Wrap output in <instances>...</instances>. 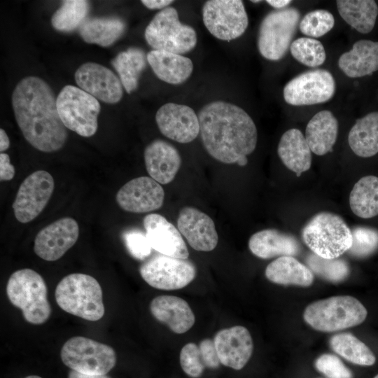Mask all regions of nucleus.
<instances>
[{"mask_svg": "<svg viewBox=\"0 0 378 378\" xmlns=\"http://www.w3.org/2000/svg\"><path fill=\"white\" fill-rule=\"evenodd\" d=\"M12 106L24 139L36 149L52 153L60 150L68 136L50 86L36 76H27L15 86Z\"/></svg>", "mask_w": 378, "mask_h": 378, "instance_id": "nucleus-1", "label": "nucleus"}, {"mask_svg": "<svg viewBox=\"0 0 378 378\" xmlns=\"http://www.w3.org/2000/svg\"><path fill=\"white\" fill-rule=\"evenodd\" d=\"M200 133L207 153L225 163H237L253 153L257 144L256 126L238 106L216 101L199 112Z\"/></svg>", "mask_w": 378, "mask_h": 378, "instance_id": "nucleus-2", "label": "nucleus"}, {"mask_svg": "<svg viewBox=\"0 0 378 378\" xmlns=\"http://www.w3.org/2000/svg\"><path fill=\"white\" fill-rule=\"evenodd\" d=\"M55 296L62 309L85 320L96 321L104 314L101 286L90 275L74 273L66 276L57 284Z\"/></svg>", "mask_w": 378, "mask_h": 378, "instance_id": "nucleus-3", "label": "nucleus"}, {"mask_svg": "<svg viewBox=\"0 0 378 378\" xmlns=\"http://www.w3.org/2000/svg\"><path fill=\"white\" fill-rule=\"evenodd\" d=\"M47 293L43 277L28 268L14 272L6 285L10 302L21 309L25 321L35 325L45 323L51 314Z\"/></svg>", "mask_w": 378, "mask_h": 378, "instance_id": "nucleus-4", "label": "nucleus"}, {"mask_svg": "<svg viewBox=\"0 0 378 378\" xmlns=\"http://www.w3.org/2000/svg\"><path fill=\"white\" fill-rule=\"evenodd\" d=\"M367 315L359 300L350 295H338L311 303L305 308L303 318L315 330L330 332L358 326Z\"/></svg>", "mask_w": 378, "mask_h": 378, "instance_id": "nucleus-5", "label": "nucleus"}, {"mask_svg": "<svg viewBox=\"0 0 378 378\" xmlns=\"http://www.w3.org/2000/svg\"><path fill=\"white\" fill-rule=\"evenodd\" d=\"M304 244L315 255L337 258L352 245L351 230L338 215L320 212L313 216L302 231Z\"/></svg>", "mask_w": 378, "mask_h": 378, "instance_id": "nucleus-6", "label": "nucleus"}, {"mask_svg": "<svg viewBox=\"0 0 378 378\" xmlns=\"http://www.w3.org/2000/svg\"><path fill=\"white\" fill-rule=\"evenodd\" d=\"M144 36L153 50L182 55L192 50L197 44L195 29L182 24L177 10L167 7L158 12L145 29Z\"/></svg>", "mask_w": 378, "mask_h": 378, "instance_id": "nucleus-7", "label": "nucleus"}, {"mask_svg": "<svg viewBox=\"0 0 378 378\" xmlns=\"http://www.w3.org/2000/svg\"><path fill=\"white\" fill-rule=\"evenodd\" d=\"M300 13L293 7L275 10L262 20L258 48L267 59L277 61L287 53L300 22Z\"/></svg>", "mask_w": 378, "mask_h": 378, "instance_id": "nucleus-8", "label": "nucleus"}, {"mask_svg": "<svg viewBox=\"0 0 378 378\" xmlns=\"http://www.w3.org/2000/svg\"><path fill=\"white\" fill-rule=\"evenodd\" d=\"M57 107L64 126L84 137L97 130L101 106L98 100L80 88L64 86L57 97Z\"/></svg>", "mask_w": 378, "mask_h": 378, "instance_id": "nucleus-9", "label": "nucleus"}, {"mask_svg": "<svg viewBox=\"0 0 378 378\" xmlns=\"http://www.w3.org/2000/svg\"><path fill=\"white\" fill-rule=\"evenodd\" d=\"M63 363L71 370L85 374H106L115 365L114 349L92 339L76 336L62 347Z\"/></svg>", "mask_w": 378, "mask_h": 378, "instance_id": "nucleus-10", "label": "nucleus"}, {"mask_svg": "<svg viewBox=\"0 0 378 378\" xmlns=\"http://www.w3.org/2000/svg\"><path fill=\"white\" fill-rule=\"evenodd\" d=\"M142 279L150 286L160 290L181 289L195 277V265L187 259L156 255L139 267Z\"/></svg>", "mask_w": 378, "mask_h": 378, "instance_id": "nucleus-11", "label": "nucleus"}, {"mask_svg": "<svg viewBox=\"0 0 378 378\" xmlns=\"http://www.w3.org/2000/svg\"><path fill=\"white\" fill-rule=\"evenodd\" d=\"M206 28L216 38L230 41L246 31L248 19L242 1L209 0L202 8Z\"/></svg>", "mask_w": 378, "mask_h": 378, "instance_id": "nucleus-12", "label": "nucleus"}, {"mask_svg": "<svg viewBox=\"0 0 378 378\" xmlns=\"http://www.w3.org/2000/svg\"><path fill=\"white\" fill-rule=\"evenodd\" d=\"M335 80L326 69L302 73L284 88V98L293 106L312 105L329 101L335 94Z\"/></svg>", "mask_w": 378, "mask_h": 378, "instance_id": "nucleus-13", "label": "nucleus"}, {"mask_svg": "<svg viewBox=\"0 0 378 378\" xmlns=\"http://www.w3.org/2000/svg\"><path fill=\"white\" fill-rule=\"evenodd\" d=\"M54 187L53 177L46 171L29 175L21 183L13 204L16 219L27 223L36 218L49 202Z\"/></svg>", "mask_w": 378, "mask_h": 378, "instance_id": "nucleus-14", "label": "nucleus"}, {"mask_svg": "<svg viewBox=\"0 0 378 378\" xmlns=\"http://www.w3.org/2000/svg\"><path fill=\"white\" fill-rule=\"evenodd\" d=\"M79 226L70 217L62 218L41 230L34 239V250L41 258L55 261L77 241Z\"/></svg>", "mask_w": 378, "mask_h": 378, "instance_id": "nucleus-15", "label": "nucleus"}, {"mask_svg": "<svg viewBox=\"0 0 378 378\" xmlns=\"http://www.w3.org/2000/svg\"><path fill=\"white\" fill-rule=\"evenodd\" d=\"M164 191L151 177L133 178L118 191L115 200L123 210L132 213H146L160 209L164 202Z\"/></svg>", "mask_w": 378, "mask_h": 378, "instance_id": "nucleus-16", "label": "nucleus"}, {"mask_svg": "<svg viewBox=\"0 0 378 378\" xmlns=\"http://www.w3.org/2000/svg\"><path fill=\"white\" fill-rule=\"evenodd\" d=\"M75 80L80 89L107 104L118 103L123 94L120 78L100 64H83L75 73Z\"/></svg>", "mask_w": 378, "mask_h": 378, "instance_id": "nucleus-17", "label": "nucleus"}, {"mask_svg": "<svg viewBox=\"0 0 378 378\" xmlns=\"http://www.w3.org/2000/svg\"><path fill=\"white\" fill-rule=\"evenodd\" d=\"M155 120L164 136L178 143H190L200 133L198 115L187 105L167 103L158 110Z\"/></svg>", "mask_w": 378, "mask_h": 378, "instance_id": "nucleus-18", "label": "nucleus"}, {"mask_svg": "<svg viewBox=\"0 0 378 378\" xmlns=\"http://www.w3.org/2000/svg\"><path fill=\"white\" fill-rule=\"evenodd\" d=\"M214 342L221 364L232 369H242L249 360L253 344L249 331L235 326L218 331Z\"/></svg>", "mask_w": 378, "mask_h": 378, "instance_id": "nucleus-19", "label": "nucleus"}, {"mask_svg": "<svg viewBox=\"0 0 378 378\" xmlns=\"http://www.w3.org/2000/svg\"><path fill=\"white\" fill-rule=\"evenodd\" d=\"M177 227L189 245L196 251H211L217 246L218 237L214 220L196 208H183L178 214Z\"/></svg>", "mask_w": 378, "mask_h": 378, "instance_id": "nucleus-20", "label": "nucleus"}, {"mask_svg": "<svg viewBox=\"0 0 378 378\" xmlns=\"http://www.w3.org/2000/svg\"><path fill=\"white\" fill-rule=\"evenodd\" d=\"M143 225L153 249L164 255L188 259L189 252L182 234L164 216L158 214L146 215Z\"/></svg>", "mask_w": 378, "mask_h": 378, "instance_id": "nucleus-21", "label": "nucleus"}, {"mask_svg": "<svg viewBox=\"0 0 378 378\" xmlns=\"http://www.w3.org/2000/svg\"><path fill=\"white\" fill-rule=\"evenodd\" d=\"M144 156L148 174L160 184L172 182L181 163L176 148L161 139H156L149 144L144 150Z\"/></svg>", "mask_w": 378, "mask_h": 378, "instance_id": "nucleus-22", "label": "nucleus"}, {"mask_svg": "<svg viewBox=\"0 0 378 378\" xmlns=\"http://www.w3.org/2000/svg\"><path fill=\"white\" fill-rule=\"evenodd\" d=\"M150 311L158 321L177 334L189 330L195 321L188 302L177 296L160 295L153 298L150 304Z\"/></svg>", "mask_w": 378, "mask_h": 378, "instance_id": "nucleus-23", "label": "nucleus"}, {"mask_svg": "<svg viewBox=\"0 0 378 378\" xmlns=\"http://www.w3.org/2000/svg\"><path fill=\"white\" fill-rule=\"evenodd\" d=\"M248 248L253 255L262 259L293 256L300 251L295 237L275 229L262 230L253 234L248 240Z\"/></svg>", "mask_w": 378, "mask_h": 378, "instance_id": "nucleus-24", "label": "nucleus"}, {"mask_svg": "<svg viewBox=\"0 0 378 378\" xmlns=\"http://www.w3.org/2000/svg\"><path fill=\"white\" fill-rule=\"evenodd\" d=\"M146 57L156 76L169 84L178 85L185 82L193 70L191 59L180 54L152 50Z\"/></svg>", "mask_w": 378, "mask_h": 378, "instance_id": "nucleus-25", "label": "nucleus"}, {"mask_svg": "<svg viewBox=\"0 0 378 378\" xmlns=\"http://www.w3.org/2000/svg\"><path fill=\"white\" fill-rule=\"evenodd\" d=\"M340 69L350 78H359L378 70V41L360 40L343 53L338 60Z\"/></svg>", "mask_w": 378, "mask_h": 378, "instance_id": "nucleus-26", "label": "nucleus"}, {"mask_svg": "<svg viewBox=\"0 0 378 378\" xmlns=\"http://www.w3.org/2000/svg\"><path fill=\"white\" fill-rule=\"evenodd\" d=\"M277 152L284 164L297 176L312 165V150L305 136L296 128L285 132L279 142Z\"/></svg>", "mask_w": 378, "mask_h": 378, "instance_id": "nucleus-27", "label": "nucleus"}, {"mask_svg": "<svg viewBox=\"0 0 378 378\" xmlns=\"http://www.w3.org/2000/svg\"><path fill=\"white\" fill-rule=\"evenodd\" d=\"M338 126V121L331 111L323 110L316 113L305 130V138L312 152L323 155L332 151L337 140Z\"/></svg>", "mask_w": 378, "mask_h": 378, "instance_id": "nucleus-28", "label": "nucleus"}, {"mask_svg": "<svg viewBox=\"0 0 378 378\" xmlns=\"http://www.w3.org/2000/svg\"><path fill=\"white\" fill-rule=\"evenodd\" d=\"M265 276L272 283L307 287L314 281L312 270L293 256H281L265 269Z\"/></svg>", "mask_w": 378, "mask_h": 378, "instance_id": "nucleus-29", "label": "nucleus"}, {"mask_svg": "<svg viewBox=\"0 0 378 378\" xmlns=\"http://www.w3.org/2000/svg\"><path fill=\"white\" fill-rule=\"evenodd\" d=\"M126 24L118 17L93 18L86 20L79 28L84 41L102 47H108L125 33Z\"/></svg>", "mask_w": 378, "mask_h": 378, "instance_id": "nucleus-30", "label": "nucleus"}, {"mask_svg": "<svg viewBox=\"0 0 378 378\" xmlns=\"http://www.w3.org/2000/svg\"><path fill=\"white\" fill-rule=\"evenodd\" d=\"M352 151L361 158H370L378 153V111L358 119L348 135Z\"/></svg>", "mask_w": 378, "mask_h": 378, "instance_id": "nucleus-31", "label": "nucleus"}, {"mask_svg": "<svg viewBox=\"0 0 378 378\" xmlns=\"http://www.w3.org/2000/svg\"><path fill=\"white\" fill-rule=\"evenodd\" d=\"M338 12L343 20L362 34L370 32L378 15V6L373 0H337Z\"/></svg>", "mask_w": 378, "mask_h": 378, "instance_id": "nucleus-32", "label": "nucleus"}, {"mask_svg": "<svg viewBox=\"0 0 378 378\" xmlns=\"http://www.w3.org/2000/svg\"><path fill=\"white\" fill-rule=\"evenodd\" d=\"M352 212L362 218L378 215V177L366 176L354 186L349 195Z\"/></svg>", "mask_w": 378, "mask_h": 378, "instance_id": "nucleus-33", "label": "nucleus"}, {"mask_svg": "<svg viewBox=\"0 0 378 378\" xmlns=\"http://www.w3.org/2000/svg\"><path fill=\"white\" fill-rule=\"evenodd\" d=\"M146 61L144 51L138 48H130L118 53L111 60V64L127 93L137 88L139 77L146 66Z\"/></svg>", "mask_w": 378, "mask_h": 378, "instance_id": "nucleus-34", "label": "nucleus"}, {"mask_svg": "<svg viewBox=\"0 0 378 378\" xmlns=\"http://www.w3.org/2000/svg\"><path fill=\"white\" fill-rule=\"evenodd\" d=\"M330 345L336 354L354 364L370 366L376 361L370 348L351 333L333 335L330 340Z\"/></svg>", "mask_w": 378, "mask_h": 378, "instance_id": "nucleus-35", "label": "nucleus"}, {"mask_svg": "<svg viewBox=\"0 0 378 378\" xmlns=\"http://www.w3.org/2000/svg\"><path fill=\"white\" fill-rule=\"evenodd\" d=\"M89 11L90 4L88 1H64L52 16V26L59 31H73L84 23Z\"/></svg>", "mask_w": 378, "mask_h": 378, "instance_id": "nucleus-36", "label": "nucleus"}, {"mask_svg": "<svg viewBox=\"0 0 378 378\" xmlns=\"http://www.w3.org/2000/svg\"><path fill=\"white\" fill-rule=\"evenodd\" d=\"M290 50L297 61L309 67H317L323 64L326 57L323 44L310 37H301L293 41Z\"/></svg>", "mask_w": 378, "mask_h": 378, "instance_id": "nucleus-37", "label": "nucleus"}, {"mask_svg": "<svg viewBox=\"0 0 378 378\" xmlns=\"http://www.w3.org/2000/svg\"><path fill=\"white\" fill-rule=\"evenodd\" d=\"M308 267L320 277L333 283L344 281L349 274V267L342 259H326L310 254L307 258Z\"/></svg>", "mask_w": 378, "mask_h": 378, "instance_id": "nucleus-38", "label": "nucleus"}, {"mask_svg": "<svg viewBox=\"0 0 378 378\" xmlns=\"http://www.w3.org/2000/svg\"><path fill=\"white\" fill-rule=\"evenodd\" d=\"M335 25V18L331 13L324 9H317L307 13L299 24L300 31L312 38L321 37L330 31Z\"/></svg>", "mask_w": 378, "mask_h": 378, "instance_id": "nucleus-39", "label": "nucleus"}, {"mask_svg": "<svg viewBox=\"0 0 378 378\" xmlns=\"http://www.w3.org/2000/svg\"><path fill=\"white\" fill-rule=\"evenodd\" d=\"M352 245L348 252L353 256L364 258L378 248V230L367 227H356L351 230Z\"/></svg>", "mask_w": 378, "mask_h": 378, "instance_id": "nucleus-40", "label": "nucleus"}, {"mask_svg": "<svg viewBox=\"0 0 378 378\" xmlns=\"http://www.w3.org/2000/svg\"><path fill=\"white\" fill-rule=\"evenodd\" d=\"M122 239L130 255L139 260L149 257L152 247L146 233L136 228L129 229L122 233Z\"/></svg>", "mask_w": 378, "mask_h": 378, "instance_id": "nucleus-41", "label": "nucleus"}, {"mask_svg": "<svg viewBox=\"0 0 378 378\" xmlns=\"http://www.w3.org/2000/svg\"><path fill=\"white\" fill-rule=\"evenodd\" d=\"M180 364L186 374L192 378L200 377L205 366L199 346L192 342L184 345L180 353Z\"/></svg>", "mask_w": 378, "mask_h": 378, "instance_id": "nucleus-42", "label": "nucleus"}, {"mask_svg": "<svg viewBox=\"0 0 378 378\" xmlns=\"http://www.w3.org/2000/svg\"><path fill=\"white\" fill-rule=\"evenodd\" d=\"M314 366L318 372L328 378H353L351 372L333 354L321 355L316 359Z\"/></svg>", "mask_w": 378, "mask_h": 378, "instance_id": "nucleus-43", "label": "nucleus"}, {"mask_svg": "<svg viewBox=\"0 0 378 378\" xmlns=\"http://www.w3.org/2000/svg\"><path fill=\"white\" fill-rule=\"evenodd\" d=\"M199 348L205 368L211 369L218 368L221 363L214 340L210 339L202 340Z\"/></svg>", "mask_w": 378, "mask_h": 378, "instance_id": "nucleus-44", "label": "nucleus"}, {"mask_svg": "<svg viewBox=\"0 0 378 378\" xmlns=\"http://www.w3.org/2000/svg\"><path fill=\"white\" fill-rule=\"evenodd\" d=\"M15 175V168L10 163L8 154L1 153L0 154V180L10 181Z\"/></svg>", "mask_w": 378, "mask_h": 378, "instance_id": "nucleus-45", "label": "nucleus"}, {"mask_svg": "<svg viewBox=\"0 0 378 378\" xmlns=\"http://www.w3.org/2000/svg\"><path fill=\"white\" fill-rule=\"evenodd\" d=\"M171 0H143L141 3L149 9L162 10L173 3Z\"/></svg>", "mask_w": 378, "mask_h": 378, "instance_id": "nucleus-46", "label": "nucleus"}, {"mask_svg": "<svg viewBox=\"0 0 378 378\" xmlns=\"http://www.w3.org/2000/svg\"><path fill=\"white\" fill-rule=\"evenodd\" d=\"M68 378H111L106 374H85L74 370L69 372Z\"/></svg>", "mask_w": 378, "mask_h": 378, "instance_id": "nucleus-47", "label": "nucleus"}, {"mask_svg": "<svg viewBox=\"0 0 378 378\" xmlns=\"http://www.w3.org/2000/svg\"><path fill=\"white\" fill-rule=\"evenodd\" d=\"M10 146V141L8 136L2 128L0 129V151L3 153Z\"/></svg>", "mask_w": 378, "mask_h": 378, "instance_id": "nucleus-48", "label": "nucleus"}, {"mask_svg": "<svg viewBox=\"0 0 378 378\" xmlns=\"http://www.w3.org/2000/svg\"><path fill=\"white\" fill-rule=\"evenodd\" d=\"M266 2L270 4L273 8L281 10L286 8L288 6L291 1L290 0H267Z\"/></svg>", "mask_w": 378, "mask_h": 378, "instance_id": "nucleus-49", "label": "nucleus"}, {"mask_svg": "<svg viewBox=\"0 0 378 378\" xmlns=\"http://www.w3.org/2000/svg\"><path fill=\"white\" fill-rule=\"evenodd\" d=\"M248 162V159H247V157H244L242 158H241L237 162V164H239V166H245Z\"/></svg>", "mask_w": 378, "mask_h": 378, "instance_id": "nucleus-50", "label": "nucleus"}, {"mask_svg": "<svg viewBox=\"0 0 378 378\" xmlns=\"http://www.w3.org/2000/svg\"><path fill=\"white\" fill-rule=\"evenodd\" d=\"M25 378H42L38 375H29L27 377H26Z\"/></svg>", "mask_w": 378, "mask_h": 378, "instance_id": "nucleus-51", "label": "nucleus"}, {"mask_svg": "<svg viewBox=\"0 0 378 378\" xmlns=\"http://www.w3.org/2000/svg\"><path fill=\"white\" fill-rule=\"evenodd\" d=\"M261 1H251V2H253V3H258V2H260Z\"/></svg>", "mask_w": 378, "mask_h": 378, "instance_id": "nucleus-52", "label": "nucleus"}, {"mask_svg": "<svg viewBox=\"0 0 378 378\" xmlns=\"http://www.w3.org/2000/svg\"><path fill=\"white\" fill-rule=\"evenodd\" d=\"M374 378H378V374H377Z\"/></svg>", "mask_w": 378, "mask_h": 378, "instance_id": "nucleus-53", "label": "nucleus"}]
</instances>
